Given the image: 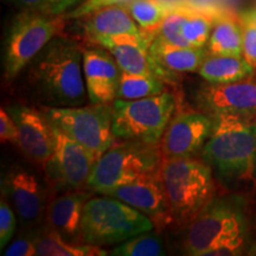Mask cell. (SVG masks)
<instances>
[{
  "label": "cell",
  "mask_w": 256,
  "mask_h": 256,
  "mask_svg": "<svg viewBox=\"0 0 256 256\" xmlns=\"http://www.w3.org/2000/svg\"><path fill=\"white\" fill-rule=\"evenodd\" d=\"M28 81L38 101L49 107H78L88 94L83 46L72 38H54L28 64Z\"/></svg>",
  "instance_id": "6da1fadb"
},
{
  "label": "cell",
  "mask_w": 256,
  "mask_h": 256,
  "mask_svg": "<svg viewBox=\"0 0 256 256\" xmlns=\"http://www.w3.org/2000/svg\"><path fill=\"white\" fill-rule=\"evenodd\" d=\"M215 118L202 160L230 191L256 188V122L230 114Z\"/></svg>",
  "instance_id": "7a4b0ae2"
},
{
  "label": "cell",
  "mask_w": 256,
  "mask_h": 256,
  "mask_svg": "<svg viewBox=\"0 0 256 256\" xmlns=\"http://www.w3.org/2000/svg\"><path fill=\"white\" fill-rule=\"evenodd\" d=\"M160 174L174 223L188 226L215 196L212 170L203 160L192 156L162 158Z\"/></svg>",
  "instance_id": "3957f363"
},
{
  "label": "cell",
  "mask_w": 256,
  "mask_h": 256,
  "mask_svg": "<svg viewBox=\"0 0 256 256\" xmlns=\"http://www.w3.org/2000/svg\"><path fill=\"white\" fill-rule=\"evenodd\" d=\"M250 234L247 200L238 194L214 196L186 226L183 249L186 255L206 252L230 238Z\"/></svg>",
  "instance_id": "277c9868"
},
{
  "label": "cell",
  "mask_w": 256,
  "mask_h": 256,
  "mask_svg": "<svg viewBox=\"0 0 256 256\" xmlns=\"http://www.w3.org/2000/svg\"><path fill=\"white\" fill-rule=\"evenodd\" d=\"M162 162V154L159 145L121 140L96 160L87 188L106 194L121 185L158 174Z\"/></svg>",
  "instance_id": "5b68a950"
},
{
  "label": "cell",
  "mask_w": 256,
  "mask_h": 256,
  "mask_svg": "<svg viewBox=\"0 0 256 256\" xmlns=\"http://www.w3.org/2000/svg\"><path fill=\"white\" fill-rule=\"evenodd\" d=\"M154 224L136 208L118 200L104 196L90 197L83 209L81 240L92 246L115 244L151 232Z\"/></svg>",
  "instance_id": "8992f818"
},
{
  "label": "cell",
  "mask_w": 256,
  "mask_h": 256,
  "mask_svg": "<svg viewBox=\"0 0 256 256\" xmlns=\"http://www.w3.org/2000/svg\"><path fill=\"white\" fill-rule=\"evenodd\" d=\"M66 19L36 10H24L12 22L4 50V78L14 80L54 38L62 36Z\"/></svg>",
  "instance_id": "52a82bcc"
},
{
  "label": "cell",
  "mask_w": 256,
  "mask_h": 256,
  "mask_svg": "<svg viewBox=\"0 0 256 256\" xmlns=\"http://www.w3.org/2000/svg\"><path fill=\"white\" fill-rule=\"evenodd\" d=\"M177 107L171 92L113 102V133L119 140L159 145Z\"/></svg>",
  "instance_id": "ba28073f"
},
{
  "label": "cell",
  "mask_w": 256,
  "mask_h": 256,
  "mask_svg": "<svg viewBox=\"0 0 256 256\" xmlns=\"http://www.w3.org/2000/svg\"><path fill=\"white\" fill-rule=\"evenodd\" d=\"M51 126L78 142L98 160L116 142L113 133V104L42 108Z\"/></svg>",
  "instance_id": "9c48e42d"
},
{
  "label": "cell",
  "mask_w": 256,
  "mask_h": 256,
  "mask_svg": "<svg viewBox=\"0 0 256 256\" xmlns=\"http://www.w3.org/2000/svg\"><path fill=\"white\" fill-rule=\"evenodd\" d=\"M51 127L55 136V148L52 159L46 168L51 184L62 191L87 188L96 162L94 156L58 128Z\"/></svg>",
  "instance_id": "30bf717a"
},
{
  "label": "cell",
  "mask_w": 256,
  "mask_h": 256,
  "mask_svg": "<svg viewBox=\"0 0 256 256\" xmlns=\"http://www.w3.org/2000/svg\"><path fill=\"white\" fill-rule=\"evenodd\" d=\"M215 127V118L204 112H182L170 121L159 147L162 158L192 156L203 150Z\"/></svg>",
  "instance_id": "8fae6325"
},
{
  "label": "cell",
  "mask_w": 256,
  "mask_h": 256,
  "mask_svg": "<svg viewBox=\"0 0 256 256\" xmlns=\"http://www.w3.org/2000/svg\"><path fill=\"white\" fill-rule=\"evenodd\" d=\"M194 98L202 112L211 116L230 114L256 122V81L208 83L198 88Z\"/></svg>",
  "instance_id": "7c38bea8"
},
{
  "label": "cell",
  "mask_w": 256,
  "mask_h": 256,
  "mask_svg": "<svg viewBox=\"0 0 256 256\" xmlns=\"http://www.w3.org/2000/svg\"><path fill=\"white\" fill-rule=\"evenodd\" d=\"M106 196L118 198L136 208L152 220L159 232L174 223L160 172L115 188Z\"/></svg>",
  "instance_id": "4fadbf2b"
},
{
  "label": "cell",
  "mask_w": 256,
  "mask_h": 256,
  "mask_svg": "<svg viewBox=\"0 0 256 256\" xmlns=\"http://www.w3.org/2000/svg\"><path fill=\"white\" fill-rule=\"evenodd\" d=\"M6 110L18 126V147L31 162L46 170L52 159L55 136L43 112L25 104H11Z\"/></svg>",
  "instance_id": "5bb4252c"
},
{
  "label": "cell",
  "mask_w": 256,
  "mask_h": 256,
  "mask_svg": "<svg viewBox=\"0 0 256 256\" xmlns=\"http://www.w3.org/2000/svg\"><path fill=\"white\" fill-rule=\"evenodd\" d=\"M83 75L90 104H113L118 98L122 70L104 48L83 46Z\"/></svg>",
  "instance_id": "9a60e30c"
},
{
  "label": "cell",
  "mask_w": 256,
  "mask_h": 256,
  "mask_svg": "<svg viewBox=\"0 0 256 256\" xmlns=\"http://www.w3.org/2000/svg\"><path fill=\"white\" fill-rule=\"evenodd\" d=\"M2 192L14 203L25 226H34L46 216V196L36 176L24 168H14L2 182Z\"/></svg>",
  "instance_id": "2e32d148"
},
{
  "label": "cell",
  "mask_w": 256,
  "mask_h": 256,
  "mask_svg": "<svg viewBox=\"0 0 256 256\" xmlns=\"http://www.w3.org/2000/svg\"><path fill=\"white\" fill-rule=\"evenodd\" d=\"M92 44L110 51L124 72L159 78L158 68L150 54L151 43L146 40L145 36L119 34L101 37Z\"/></svg>",
  "instance_id": "e0dca14e"
},
{
  "label": "cell",
  "mask_w": 256,
  "mask_h": 256,
  "mask_svg": "<svg viewBox=\"0 0 256 256\" xmlns=\"http://www.w3.org/2000/svg\"><path fill=\"white\" fill-rule=\"evenodd\" d=\"M90 194L82 190L64 191L48 203L46 218L48 228L55 230L64 238L81 240L83 209Z\"/></svg>",
  "instance_id": "ac0fdd59"
},
{
  "label": "cell",
  "mask_w": 256,
  "mask_h": 256,
  "mask_svg": "<svg viewBox=\"0 0 256 256\" xmlns=\"http://www.w3.org/2000/svg\"><path fill=\"white\" fill-rule=\"evenodd\" d=\"M80 19H83V36L89 44L101 37L119 34L144 36L126 5L107 6Z\"/></svg>",
  "instance_id": "d6986e66"
},
{
  "label": "cell",
  "mask_w": 256,
  "mask_h": 256,
  "mask_svg": "<svg viewBox=\"0 0 256 256\" xmlns=\"http://www.w3.org/2000/svg\"><path fill=\"white\" fill-rule=\"evenodd\" d=\"M150 54L162 80H174L177 74L198 72L208 57L206 48L174 46L158 40L150 46Z\"/></svg>",
  "instance_id": "ffe728a7"
},
{
  "label": "cell",
  "mask_w": 256,
  "mask_h": 256,
  "mask_svg": "<svg viewBox=\"0 0 256 256\" xmlns=\"http://www.w3.org/2000/svg\"><path fill=\"white\" fill-rule=\"evenodd\" d=\"M208 55L243 56V34L240 14L224 10L214 23L206 44Z\"/></svg>",
  "instance_id": "44dd1931"
},
{
  "label": "cell",
  "mask_w": 256,
  "mask_h": 256,
  "mask_svg": "<svg viewBox=\"0 0 256 256\" xmlns=\"http://www.w3.org/2000/svg\"><path fill=\"white\" fill-rule=\"evenodd\" d=\"M255 68L243 56L208 55L198 74L211 84L244 81L254 75Z\"/></svg>",
  "instance_id": "7402d4cb"
},
{
  "label": "cell",
  "mask_w": 256,
  "mask_h": 256,
  "mask_svg": "<svg viewBox=\"0 0 256 256\" xmlns=\"http://www.w3.org/2000/svg\"><path fill=\"white\" fill-rule=\"evenodd\" d=\"M37 255L40 256H106L107 250L98 246L78 244L64 238L55 230L48 228L34 238Z\"/></svg>",
  "instance_id": "603a6c76"
},
{
  "label": "cell",
  "mask_w": 256,
  "mask_h": 256,
  "mask_svg": "<svg viewBox=\"0 0 256 256\" xmlns=\"http://www.w3.org/2000/svg\"><path fill=\"white\" fill-rule=\"evenodd\" d=\"M126 6L142 34L151 44L162 22L174 10L160 0H130Z\"/></svg>",
  "instance_id": "cb8c5ba5"
},
{
  "label": "cell",
  "mask_w": 256,
  "mask_h": 256,
  "mask_svg": "<svg viewBox=\"0 0 256 256\" xmlns=\"http://www.w3.org/2000/svg\"><path fill=\"white\" fill-rule=\"evenodd\" d=\"M164 92V80L156 78V76L134 75V74L122 72L116 98L119 100H138V98L159 95Z\"/></svg>",
  "instance_id": "d4e9b609"
},
{
  "label": "cell",
  "mask_w": 256,
  "mask_h": 256,
  "mask_svg": "<svg viewBox=\"0 0 256 256\" xmlns=\"http://www.w3.org/2000/svg\"><path fill=\"white\" fill-rule=\"evenodd\" d=\"M166 254L164 242L156 234L142 232L121 242L110 255L116 256H162Z\"/></svg>",
  "instance_id": "484cf974"
},
{
  "label": "cell",
  "mask_w": 256,
  "mask_h": 256,
  "mask_svg": "<svg viewBox=\"0 0 256 256\" xmlns=\"http://www.w3.org/2000/svg\"><path fill=\"white\" fill-rule=\"evenodd\" d=\"M185 6L186 5L178 6L170 12L156 32L154 40L174 46H190L184 38L183 30H182L185 18Z\"/></svg>",
  "instance_id": "4316f807"
},
{
  "label": "cell",
  "mask_w": 256,
  "mask_h": 256,
  "mask_svg": "<svg viewBox=\"0 0 256 256\" xmlns=\"http://www.w3.org/2000/svg\"><path fill=\"white\" fill-rule=\"evenodd\" d=\"M250 234L230 238L206 252V256H238L248 254L252 250Z\"/></svg>",
  "instance_id": "83f0119b"
},
{
  "label": "cell",
  "mask_w": 256,
  "mask_h": 256,
  "mask_svg": "<svg viewBox=\"0 0 256 256\" xmlns=\"http://www.w3.org/2000/svg\"><path fill=\"white\" fill-rule=\"evenodd\" d=\"M2 202H0V249L4 250L5 246L8 244L14 238L16 230V216L14 210L10 206L8 196L2 192Z\"/></svg>",
  "instance_id": "f1b7e54d"
},
{
  "label": "cell",
  "mask_w": 256,
  "mask_h": 256,
  "mask_svg": "<svg viewBox=\"0 0 256 256\" xmlns=\"http://www.w3.org/2000/svg\"><path fill=\"white\" fill-rule=\"evenodd\" d=\"M240 19L243 34V57L256 69V24L241 16Z\"/></svg>",
  "instance_id": "f546056e"
},
{
  "label": "cell",
  "mask_w": 256,
  "mask_h": 256,
  "mask_svg": "<svg viewBox=\"0 0 256 256\" xmlns=\"http://www.w3.org/2000/svg\"><path fill=\"white\" fill-rule=\"evenodd\" d=\"M130 0H84L82 4L78 8H74L72 11L66 12L64 17L66 19H80L84 16H88L98 10L107 8L112 5H126Z\"/></svg>",
  "instance_id": "4dcf8cb0"
},
{
  "label": "cell",
  "mask_w": 256,
  "mask_h": 256,
  "mask_svg": "<svg viewBox=\"0 0 256 256\" xmlns=\"http://www.w3.org/2000/svg\"><path fill=\"white\" fill-rule=\"evenodd\" d=\"M0 140L2 144L8 142L12 145H19L18 126L5 108L0 110Z\"/></svg>",
  "instance_id": "1f68e13d"
},
{
  "label": "cell",
  "mask_w": 256,
  "mask_h": 256,
  "mask_svg": "<svg viewBox=\"0 0 256 256\" xmlns=\"http://www.w3.org/2000/svg\"><path fill=\"white\" fill-rule=\"evenodd\" d=\"M5 256H34L37 255L34 238H19L8 246L5 250Z\"/></svg>",
  "instance_id": "d6a6232c"
},
{
  "label": "cell",
  "mask_w": 256,
  "mask_h": 256,
  "mask_svg": "<svg viewBox=\"0 0 256 256\" xmlns=\"http://www.w3.org/2000/svg\"><path fill=\"white\" fill-rule=\"evenodd\" d=\"M82 0H49V8H48V14L60 16L66 14L74 6H76Z\"/></svg>",
  "instance_id": "836d02e7"
},
{
  "label": "cell",
  "mask_w": 256,
  "mask_h": 256,
  "mask_svg": "<svg viewBox=\"0 0 256 256\" xmlns=\"http://www.w3.org/2000/svg\"><path fill=\"white\" fill-rule=\"evenodd\" d=\"M11 2L24 10H36L46 14L49 8V0H11Z\"/></svg>",
  "instance_id": "e575fe53"
},
{
  "label": "cell",
  "mask_w": 256,
  "mask_h": 256,
  "mask_svg": "<svg viewBox=\"0 0 256 256\" xmlns=\"http://www.w3.org/2000/svg\"><path fill=\"white\" fill-rule=\"evenodd\" d=\"M160 2H162L164 4L168 5L170 8H178V6H183V5L188 4V0H160Z\"/></svg>",
  "instance_id": "d590c367"
},
{
  "label": "cell",
  "mask_w": 256,
  "mask_h": 256,
  "mask_svg": "<svg viewBox=\"0 0 256 256\" xmlns=\"http://www.w3.org/2000/svg\"><path fill=\"white\" fill-rule=\"evenodd\" d=\"M240 16H241L242 18L248 19V20H250L254 24H256V8H252L248 10V11L242 12V14H240Z\"/></svg>",
  "instance_id": "8d00e7d4"
}]
</instances>
